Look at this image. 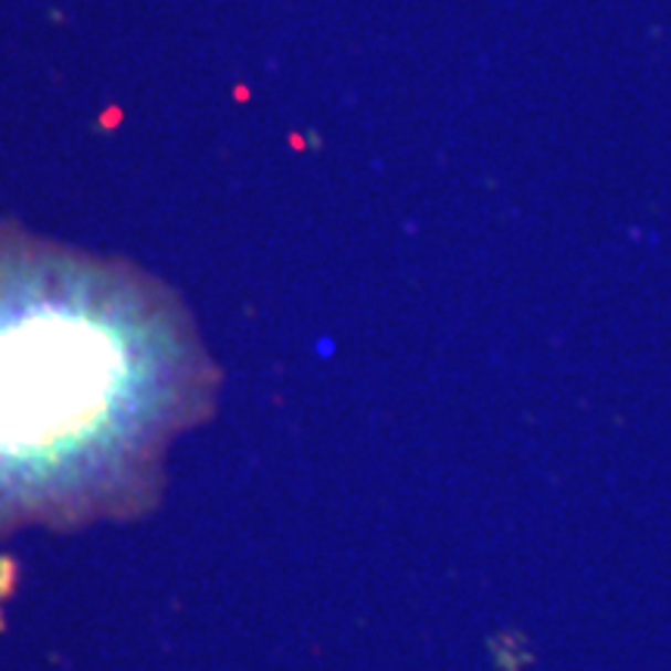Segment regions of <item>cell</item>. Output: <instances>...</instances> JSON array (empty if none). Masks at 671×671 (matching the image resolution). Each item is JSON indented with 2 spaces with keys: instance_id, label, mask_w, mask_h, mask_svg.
Here are the masks:
<instances>
[{
  "instance_id": "1",
  "label": "cell",
  "mask_w": 671,
  "mask_h": 671,
  "mask_svg": "<svg viewBox=\"0 0 671 671\" xmlns=\"http://www.w3.org/2000/svg\"><path fill=\"white\" fill-rule=\"evenodd\" d=\"M221 382L171 283L0 218V544L147 520Z\"/></svg>"
}]
</instances>
